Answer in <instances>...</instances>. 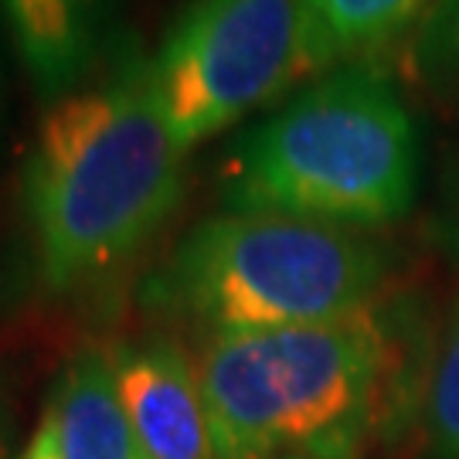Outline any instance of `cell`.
<instances>
[{"label":"cell","instance_id":"obj_1","mask_svg":"<svg viewBox=\"0 0 459 459\" xmlns=\"http://www.w3.org/2000/svg\"><path fill=\"white\" fill-rule=\"evenodd\" d=\"M184 153L136 45L55 99L21 174L41 282L72 290L133 259L181 201Z\"/></svg>","mask_w":459,"mask_h":459},{"label":"cell","instance_id":"obj_2","mask_svg":"<svg viewBox=\"0 0 459 459\" xmlns=\"http://www.w3.org/2000/svg\"><path fill=\"white\" fill-rule=\"evenodd\" d=\"M419 126L388 75L354 62L320 75L231 150L229 212H273L337 229L398 221L419 187Z\"/></svg>","mask_w":459,"mask_h":459},{"label":"cell","instance_id":"obj_3","mask_svg":"<svg viewBox=\"0 0 459 459\" xmlns=\"http://www.w3.org/2000/svg\"><path fill=\"white\" fill-rule=\"evenodd\" d=\"M398 371L377 307L327 324L218 333L197 358L218 459H347Z\"/></svg>","mask_w":459,"mask_h":459},{"label":"cell","instance_id":"obj_4","mask_svg":"<svg viewBox=\"0 0 459 459\" xmlns=\"http://www.w3.org/2000/svg\"><path fill=\"white\" fill-rule=\"evenodd\" d=\"M385 252L354 229L225 212L187 231L157 293L218 333L327 324L375 307Z\"/></svg>","mask_w":459,"mask_h":459},{"label":"cell","instance_id":"obj_5","mask_svg":"<svg viewBox=\"0 0 459 459\" xmlns=\"http://www.w3.org/2000/svg\"><path fill=\"white\" fill-rule=\"evenodd\" d=\"M150 68L170 130L191 150L330 65L307 0H187Z\"/></svg>","mask_w":459,"mask_h":459},{"label":"cell","instance_id":"obj_6","mask_svg":"<svg viewBox=\"0 0 459 459\" xmlns=\"http://www.w3.org/2000/svg\"><path fill=\"white\" fill-rule=\"evenodd\" d=\"M116 381L143 459H218L197 368L178 347L153 341L119 351Z\"/></svg>","mask_w":459,"mask_h":459},{"label":"cell","instance_id":"obj_7","mask_svg":"<svg viewBox=\"0 0 459 459\" xmlns=\"http://www.w3.org/2000/svg\"><path fill=\"white\" fill-rule=\"evenodd\" d=\"M0 7L45 99L55 102L92 75L113 0H0Z\"/></svg>","mask_w":459,"mask_h":459},{"label":"cell","instance_id":"obj_8","mask_svg":"<svg viewBox=\"0 0 459 459\" xmlns=\"http://www.w3.org/2000/svg\"><path fill=\"white\" fill-rule=\"evenodd\" d=\"M62 459H143L106 351H79L48 402Z\"/></svg>","mask_w":459,"mask_h":459},{"label":"cell","instance_id":"obj_9","mask_svg":"<svg viewBox=\"0 0 459 459\" xmlns=\"http://www.w3.org/2000/svg\"><path fill=\"white\" fill-rule=\"evenodd\" d=\"M422 7L426 0H307L327 65L385 48L422 14Z\"/></svg>","mask_w":459,"mask_h":459},{"label":"cell","instance_id":"obj_10","mask_svg":"<svg viewBox=\"0 0 459 459\" xmlns=\"http://www.w3.org/2000/svg\"><path fill=\"white\" fill-rule=\"evenodd\" d=\"M429 422H432V439L439 446V453L446 459H459V313L432 375Z\"/></svg>","mask_w":459,"mask_h":459},{"label":"cell","instance_id":"obj_11","mask_svg":"<svg viewBox=\"0 0 459 459\" xmlns=\"http://www.w3.org/2000/svg\"><path fill=\"white\" fill-rule=\"evenodd\" d=\"M422 72H459V0H436L415 38Z\"/></svg>","mask_w":459,"mask_h":459},{"label":"cell","instance_id":"obj_12","mask_svg":"<svg viewBox=\"0 0 459 459\" xmlns=\"http://www.w3.org/2000/svg\"><path fill=\"white\" fill-rule=\"evenodd\" d=\"M17 459H62V446H58V426H55V415L51 409H45L41 422L34 429L31 443L24 446V453Z\"/></svg>","mask_w":459,"mask_h":459},{"label":"cell","instance_id":"obj_13","mask_svg":"<svg viewBox=\"0 0 459 459\" xmlns=\"http://www.w3.org/2000/svg\"><path fill=\"white\" fill-rule=\"evenodd\" d=\"M290 459H313V456H290Z\"/></svg>","mask_w":459,"mask_h":459}]
</instances>
